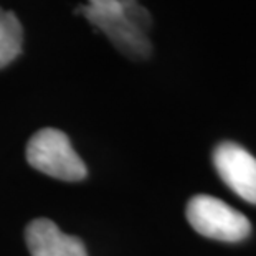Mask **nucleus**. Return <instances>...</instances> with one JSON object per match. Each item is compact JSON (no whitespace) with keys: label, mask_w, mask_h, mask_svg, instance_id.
Returning <instances> with one entry per match:
<instances>
[{"label":"nucleus","mask_w":256,"mask_h":256,"mask_svg":"<svg viewBox=\"0 0 256 256\" xmlns=\"http://www.w3.org/2000/svg\"><path fill=\"white\" fill-rule=\"evenodd\" d=\"M76 14L104 32L122 55L132 60L149 58L152 45L147 30L152 18L138 0H88L76 8Z\"/></svg>","instance_id":"1"},{"label":"nucleus","mask_w":256,"mask_h":256,"mask_svg":"<svg viewBox=\"0 0 256 256\" xmlns=\"http://www.w3.org/2000/svg\"><path fill=\"white\" fill-rule=\"evenodd\" d=\"M26 160L36 170L64 182L83 180L88 174L68 136L52 128L42 129L32 136L26 146Z\"/></svg>","instance_id":"2"},{"label":"nucleus","mask_w":256,"mask_h":256,"mask_svg":"<svg viewBox=\"0 0 256 256\" xmlns=\"http://www.w3.org/2000/svg\"><path fill=\"white\" fill-rule=\"evenodd\" d=\"M185 215L195 232L218 242L236 243L252 233V223L246 216L212 195L190 198Z\"/></svg>","instance_id":"3"},{"label":"nucleus","mask_w":256,"mask_h":256,"mask_svg":"<svg viewBox=\"0 0 256 256\" xmlns=\"http://www.w3.org/2000/svg\"><path fill=\"white\" fill-rule=\"evenodd\" d=\"M218 176L238 197L256 205V157L235 142H222L214 150Z\"/></svg>","instance_id":"4"},{"label":"nucleus","mask_w":256,"mask_h":256,"mask_svg":"<svg viewBox=\"0 0 256 256\" xmlns=\"http://www.w3.org/2000/svg\"><path fill=\"white\" fill-rule=\"evenodd\" d=\"M32 256H88L80 238L64 235L48 218H36L25 230Z\"/></svg>","instance_id":"5"},{"label":"nucleus","mask_w":256,"mask_h":256,"mask_svg":"<svg viewBox=\"0 0 256 256\" xmlns=\"http://www.w3.org/2000/svg\"><path fill=\"white\" fill-rule=\"evenodd\" d=\"M24 28L14 12H5L0 18V70L10 64L22 53Z\"/></svg>","instance_id":"6"},{"label":"nucleus","mask_w":256,"mask_h":256,"mask_svg":"<svg viewBox=\"0 0 256 256\" xmlns=\"http://www.w3.org/2000/svg\"><path fill=\"white\" fill-rule=\"evenodd\" d=\"M5 12H7V10H4L2 7H0V18H2V17H4V15H5Z\"/></svg>","instance_id":"7"}]
</instances>
